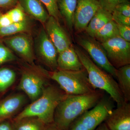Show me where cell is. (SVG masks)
I'll return each instance as SVG.
<instances>
[{"mask_svg": "<svg viewBox=\"0 0 130 130\" xmlns=\"http://www.w3.org/2000/svg\"><path fill=\"white\" fill-rule=\"evenodd\" d=\"M103 91L97 89L89 94L69 95L56 107L53 124L58 130H69L83 114L95 106L103 96Z\"/></svg>", "mask_w": 130, "mask_h": 130, "instance_id": "obj_1", "label": "cell"}, {"mask_svg": "<svg viewBox=\"0 0 130 130\" xmlns=\"http://www.w3.org/2000/svg\"><path fill=\"white\" fill-rule=\"evenodd\" d=\"M68 95L54 85L45 86L41 95L27 106L12 121L26 117H36L46 125L53 124L56 107Z\"/></svg>", "mask_w": 130, "mask_h": 130, "instance_id": "obj_2", "label": "cell"}, {"mask_svg": "<svg viewBox=\"0 0 130 130\" xmlns=\"http://www.w3.org/2000/svg\"><path fill=\"white\" fill-rule=\"evenodd\" d=\"M73 47L93 88L106 92L117 105L125 102L118 83L113 77L96 64L84 50L77 46Z\"/></svg>", "mask_w": 130, "mask_h": 130, "instance_id": "obj_3", "label": "cell"}, {"mask_svg": "<svg viewBox=\"0 0 130 130\" xmlns=\"http://www.w3.org/2000/svg\"><path fill=\"white\" fill-rule=\"evenodd\" d=\"M48 73L49 78L56 81L60 88L69 95L85 94L96 90L90 83L85 68L78 71L57 69Z\"/></svg>", "mask_w": 130, "mask_h": 130, "instance_id": "obj_4", "label": "cell"}, {"mask_svg": "<svg viewBox=\"0 0 130 130\" xmlns=\"http://www.w3.org/2000/svg\"><path fill=\"white\" fill-rule=\"evenodd\" d=\"M113 100L110 96H104L98 103L85 112L72 125L71 130H95L104 122L114 108Z\"/></svg>", "mask_w": 130, "mask_h": 130, "instance_id": "obj_5", "label": "cell"}, {"mask_svg": "<svg viewBox=\"0 0 130 130\" xmlns=\"http://www.w3.org/2000/svg\"><path fill=\"white\" fill-rule=\"evenodd\" d=\"M76 41L77 43L87 52L96 64L116 78L117 69L108 60L101 43L86 34L78 35Z\"/></svg>", "mask_w": 130, "mask_h": 130, "instance_id": "obj_6", "label": "cell"}, {"mask_svg": "<svg viewBox=\"0 0 130 130\" xmlns=\"http://www.w3.org/2000/svg\"><path fill=\"white\" fill-rule=\"evenodd\" d=\"M101 43L108 60L118 69L130 64V43L119 36Z\"/></svg>", "mask_w": 130, "mask_h": 130, "instance_id": "obj_7", "label": "cell"}, {"mask_svg": "<svg viewBox=\"0 0 130 130\" xmlns=\"http://www.w3.org/2000/svg\"><path fill=\"white\" fill-rule=\"evenodd\" d=\"M47 78H49L47 71L41 74L32 69H25L22 72L19 89L23 91L32 102L41 95Z\"/></svg>", "mask_w": 130, "mask_h": 130, "instance_id": "obj_8", "label": "cell"}, {"mask_svg": "<svg viewBox=\"0 0 130 130\" xmlns=\"http://www.w3.org/2000/svg\"><path fill=\"white\" fill-rule=\"evenodd\" d=\"M3 42L27 63L32 64L35 59L33 43L29 35L25 32L7 37Z\"/></svg>", "mask_w": 130, "mask_h": 130, "instance_id": "obj_9", "label": "cell"}, {"mask_svg": "<svg viewBox=\"0 0 130 130\" xmlns=\"http://www.w3.org/2000/svg\"><path fill=\"white\" fill-rule=\"evenodd\" d=\"M36 50L42 62L52 71L58 69V51L50 40L44 29H42L38 36Z\"/></svg>", "mask_w": 130, "mask_h": 130, "instance_id": "obj_10", "label": "cell"}, {"mask_svg": "<svg viewBox=\"0 0 130 130\" xmlns=\"http://www.w3.org/2000/svg\"><path fill=\"white\" fill-rule=\"evenodd\" d=\"M100 8L98 0H77L73 27L77 33L85 31L91 20Z\"/></svg>", "mask_w": 130, "mask_h": 130, "instance_id": "obj_11", "label": "cell"}, {"mask_svg": "<svg viewBox=\"0 0 130 130\" xmlns=\"http://www.w3.org/2000/svg\"><path fill=\"white\" fill-rule=\"evenodd\" d=\"M44 24V29L58 54L72 46L67 33L54 18L50 16Z\"/></svg>", "mask_w": 130, "mask_h": 130, "instance_id": "obj_12", "label": "cell"}, {"mask_svg": "<svg viewBox=\"0 0 130 130\" xmlns=\"http://www.w3.org/2000/svg\"><path fill=\"white\" fill-rule=\"evenodd\" d=\"M104 122L111 130H130L129 103L117 105Z\"/></svg>", "mask_w": 130, "mask_h": 130, "instance_id": "obj_13", "label": "cell"}, {"mask_svg": "<svg viewBox=\"0 0 130 130\" xmlns=\"http://www.w3.org/2000/svg\"><path fill=\"white\" fill-rule=\"evenodd\" d=\"M26 98L21 93L7 96L0 101V122L9 120L25 103Z\"/></svg>", "mask_w": 130, "mask_h": 130, "instance_id": "obj_14", "label": "cell"}, {"mask_svg": "<svg viewBox=\"0 0 130 130\" xmlns=\"http://www.w3.org/2000/svg\"><path fill=\"white\" fill-rule=\"evenodd\" d=\"M57 65L58 70L65 71H80L84 68L72 46L58 54Z\"/></svg>", "mask_w": 130, "mask_h": 130, "instance_id": "obj_15", "label": "cell"}, {"mask_svg": "<svg viewBox=\"0 0 130 130\" xmlns=\"http://www.w3.org/2000/svg\"><path fill=\"white\" fill-rule=\"evenodd\" d=\"M26 13L31 18L45 24L49 17L48 13L40 0H18Z\"/></svg>", "mask_w": 130, "mask_h": 130, "instance_id": "obj_16", "label": "cell"}, {"mask_svg": "<svg viewBox=\"0 0 130 130\" xmlns=\"http://www.w3.org/2000/svg\"><path fill=\"white\" fill-rule=\"evenodd\" d=\"M112 20V13L100 8L91 20L85 31L86 35L94 37L100 29Z\"/></svg>", "mask_w": 130, "mask_h": 130, "instance_id": "obj_17", "label": "cell"}, {"mask_svg": "<svg viewBox=\"0 0 130 130\" xmlns=\"http://www.w3.org/2000/svg\"><path fill=\"white\" fill-rule=\"evenodd\" d=\"M57 3L61 18L64 20L69 30L72 31L77 0H57Z\"/></svg>", "mask_w": 130, "mask_h": 130, "instance_id": "obj_18", "label": "cell"}, {"mask_svg": "<svg viewBox=\"0 0 130 130\" xmlns=\"http://www.w3.org/2000/svg\"><path fill=\"white\" fill-rule=\"evenodd\" d=\"M116 78L125 101H130V64L116 69Z\"/></svg>", "mask_w": 130, "mask_h": 130, "instance_id": "obj_19", "label": "cell"}, {"mask_svg": "<svg viewBox=\"0 0 130 130\" xmlns=\"http://www.w3.org/2000/svg\"><path fill=\"white\" fill-rule=\"evenodd\" d=\"M12 123V130H44L47 126L35 117H26Z\"/></svg>", "mask_w": 130, "mask_h": 130, "instance_id": "obj_20", "label": "cell"}, {"mask_svg": "<svg viewBox=\"0 0 130 130\" xmlns=\"http://www.w3.org/2000/svg\"><path fill=\"white\" fill-rule=\"evenodd\" d=\"M119 36L117 24L112 20L100 29L93 38L100 43H102Z\"/></svg>", "mask_w": 130, "mask_h": 130, "instance_id": "obj_21", "label": "cell"}, {"mask_svg": "<svg viewBox=\"0 0 130 130\" xmlns=\"http://www.w3.org/2000/svg\"><path fill=\"white\" fill-rule=\"evenodd\" d=\"M28 19L21 22L13 23L10 25L0 28V38L7 37L28 31L30 28Z\"/></svg>", "mask_w": 130, "mask_h": 130, "instance_id": "obj_22", "label": "cell"}, {"mask_svg": "<svg viewBox=\"0 0 130 130\" xmlns=\"http://www.w3.org/2000/svg\"><path fill=\"white\" fill-rule=\"evenodd\" d=\"M16 78V73L13 70L8 68H0V92L11 86Z\"/></svg>", "mask_w": 130, "mask_h": 130, "instance_id": "obj_23", "label": "cell"}, {"mask_svg": "<svg viewBox=\"0 0 130 130\" xmlns=\"http://www.w3.org/2000/svg\"><path fill=\"white\" fill-rule=\"evenodd\" d=\"M7 13L13 23L21 22L27 19L25 12L18 2L14 7Z\"/></svg>", "mask_w": 130, "mask_h": 130, "instance_id": "obj_24", "label": "cell"}, {"mask_svg": "<svg viewBox=\"0 0 130 130\" xmlns=\"http://www.w3.org/2000/svg\"><path fill=\"white\" fill-rule=\"evenodd\" d=\"M46 9L49 15L59 22L61 18L58 9L57 0H40Z\"/></svg>", "mask_w": 130, "mask_h": 130, "instance_id": "obj_25", "label": "cell"}, {"mask_svg": "<svg viewBox=\"0 0 130 130\" xmlns=\"http://www.w3.org/2000/svg\"><path fill=\"white\" fill-rule=\"evenodd\" d=\"M16 59V56L8 47L0 43V65Z\"/></svg>", "mask_w": 130, "mask_h": 130, "instance_id": "obj_26", "label": "cell"}, {"mask_svg": "<svg viewBox=\"0 0 130 130\" xmlns=\"http://www.w3.org/2000/svg\"><path fill=\"white\" fill-rule=\"evenodd\" d=\"M100 7L112 13L115 7L119 4L129 0H98Z\"/></svg>", "mask_w": 130, "mask_h": 130, "instance_id": "obj_27", "label": "cell"}, {"mask_svg": "<svg viewBox=\"0 0 130 130\" xmlns=\"http://www.w3.org/2000/svg\"><path fill=\"white\" fill-rule=\"evenodd\" d=\"M112 19L116 24L123 25H130V17L122 15L116 11L112 13Z\"/></svg>", "mask_w": 130, "mask_h": 130, "instance_id": "obj_28", "label": "cell"}, {"mask_svg": "<svg viewBox=\"0 0 130 130\" xmlns=\"http://www.w3.org/2000/svg\"><path fill=\"white\" fill-rule=\"evenodd\" d=\"M113 11L122 15L130 17V3L129 1L125 2L117 5Z\"/></svg>", "mask_w": 130, "mask_h": 130, "instance_id": "obj_29", "label": "cell"}, {"mask_svg": "<svg viewBox=\"0 0 130 130\" xmlns=\"http://www.w3.org/2000/svg\"><path fill=\"white\" fill-rule=\"evenodd\" d=\"M120 36L128 42H130V25L117 24Z\"/></svg>", "mask_w": 130, "mask_h": 130, "instance_id": "obj_30", "label": "cell"}, {"mask_svg": "<svg viewBox=\"0 0 130 130\" xmlns=\"http://www.w3.org/2000/svg\"><path fill=\"white\" fill-rule=\"evenodd\" d=\"M12 23L7 13H0V28L7 26Z\"/></svg>", "mask_w": 130, "mask_h": 130, "instance_id": "obj_31", "label": "cell"}, {"mask_svg": "<svg viewBox=\"0 0 130 130\" xmlns=\"http://www.w3.org/2000/svg\"><path fill=\"white\" fill-rule=\"evenodd\" d=\"M18 3V0H0V9L13 7Z\"/></svg>", "mask_w": 130, "mask_h": 130, "instance_id": "obj_32", "label": "cell"}, {"mask_svg": "<svg viewBox=\"0 0 130 130\" xmlns=\"http://www.w3.org/2000/svg\"><path fill=\"white\" fill-rule=\"evenodd\" d=\"M0 130H12V121L7 120L0 122Z\"/></svg>", "mask_w": 130, "mask_h": 130, "instance_id": "obj_33", "label": "cell"}, {"mask_svg": "<svg viewBox=\"0 0 130 130\" xmlns=\"http://www.w3.org/2000/svg\"><path fill=\"white\" fill-rule=\"evenodd\" d=\"M95 130H111L107 126L105 122H103L100 124V125Z\"/></svg>", "mask_w": 130, "mask_h": 130, "instance_id": "obj_34", "label": "cell"}, {"mask_svg": "<svg viewBox=\"0 0 130 130\" xmlns=\"http://www.w3.org/2000/svg\"><path fill=\"white\" fill-rule=\"evenodd\" d=\"M44 130H58L54 125L53 124L46 126Z\"/></svg>", "mask_w": 130, "mask_h": 130, "instance_id": "obj_35", "label": "cell"}]
</instances>
